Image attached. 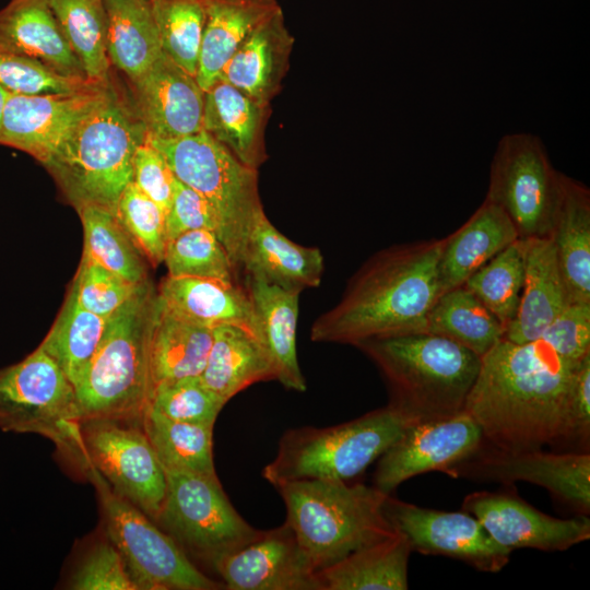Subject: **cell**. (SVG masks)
Here are the masks:
<instances>
[{
	"label": "cell",
	"mask_w": 590,
	"mask_h": 590,
	"mask_svg": "<svg viewBox=\"0 0 590 590\" xmlns=\"http://www.w3.org/2000/svg\"><path fill=\"white\" fill-rule=\"evenodd\" d=\"M578 365L541 339L500 340L481 357L464 405L483 442L504 451L554 448Z\"/></svg>",
	"instance_id": "1"
},
{
	"label": "cell",
	"mask_w": 590,
	"mask_h": 590,
	"mask_svg": "<svg viewBox=\"0 0 590 590\" xmlns=\"http://www.w3.org/2000/svg\"><path fill=\"white\" fill-rule=\"evenodd\" d=\"M442 239L397 244L375 252L350 278L339 302L311 324L310 340L357 343L427 331L441 294L438 263Z\"/></svg>",
	"instance_id": "2"
},
{
	"label": "cell",
	"mask_w": 590,
	"mask_h": 590,
	"mask_svg": "<svg viewBox=\"0 0 590 590\" xmlns=\"http://www.w3.org/2000/svg\"><path fill=\"white\" fill-rule=\"evenodd\" d=\"M355 347L382 375L389 404L414 424L464 411L481 367L479 355L427 331L370 339Z\"/></svg>",
	"instance_id": "3"
},
{
	"label": "cell",
	"mask_w": 590,
	"mask_h": 590,
	"mask_svg": "<svg viewBox=\"0 0 590 590\" xmlns=\"http://www.w3.org/2000/svg\"><path fill=\"white\" fill-rule=\"evenodd\" d=\"M145 133L134 107L110 82L103 99L45 167L76 210L97 205L115 213L132 181L133 156Z\"/></svg>",
	"instance_id": "4"
},
{
	"label": "cell",
	"mask_w": 590,
	"mask_h": 590,
	"mask_svg": "<svg viewBox=\"0 0 590 590\" xmlns=\"http://www.w3.org/2000/svg\"><path fill=\"white\" fill-rule=\"evenodd\" d=\"M155 296L148 281L106 319L101 342L74 386L81 422L142 423L153 392L150 345Z\"/></svg>",
	"instance_id": "5"
},
{
	"label": "cell",
	"mask_w": 590,
	"mask_h": 590,
	"mask_svg": "<svg viewBox=\"0 0 590 590\" xmlns=\"http://www.w3.org/2000/svg\"><path fill=\"white\" fill-rule=\"evenodd\" d=\"M302 552L316 574L350 553L396 535L384 512L388 495L375 486L300 480L275 486Z\"/></svg>",
	"instance_id": "6"
},
{
	"label": "cell",
	"mask_w": 590,
	"mask_h": 590,
	"mask_svg": "<svg viewBox=\"0 0 590 590\" xmlns=\"http://www.w3.org/2000/svg\"><path fill=\"white\" fill-rule=\"evenodd\" d=\"M411 424L388 403L338 425L287 429L262 476L274 487L300 480L347 481L378 459Z\"/></svg>",
	"instance_id": "7"
},
{
	"label": "cell",
	"mask_w": 590,
	"mask_h": 590,
	"mask_svg": "<svg viewBox=\"0 0 590 590\" xmlns=\"http://www.w3.org/2000/svg\"><path fill=\"white\" fill-rule=\"evenodd\" d=\"M145 141L160 151L177 179L211 204L217 216V237L239 272L249 232L263 212L258 169L243 164L203 129L175 139L145 133Z\"/></svg>",
	"instance_id": "8"
},
{
	"label": "cell",
	"mask_w": 590,
	"mask_h": 590,
	"mask_svg": "<svg viewBox=\"0 0 590 590\" xmlns=\"http://www.w3.org/2000/svg\"><path fill=\"white\" fill-rule=\"evenodd\" d=\"M0 429L42 435L76 465L84 457L74 386L40 346L0 368Z\"/></svg>",
	"instance_id": "9"
},
{
	"label": "cell",
	"mask_w": 590,
	"mask_h": 590,
	"mask_svg": "<svg viewBox=\"0 0 590 590\" xmlns=\"http://www.w3.org/2000/svg\"><path fill=\"white\" fill-rule=\"evenodd\" d=\"M80 469L96 488L107 535L138 590L224 588L204 575L149 516L116 493L91 463L85 461Z\"/></svg>",
	"instance_id": "10"
},
{
	"label": "cell",
	"mask_w": 590,
	"mask_h": 590,
	"mask_svg": "<svg viewBox=\"0 0 590 590\" xmlns=\"http://www.w3.org/2000/svg\"><path fill=\"white\" fill-rule=\"evenodd\" d=\"M166 494L156 519L187 554L213 570L260 532L235 509L217 475L165 470Z\"/></svg>",
	"instance_id": "11"
},
{
	"label": "cell",
	"mask_w": 590,
	"mask_h": 590,
	"mask_svg": "<svg viewBox=\"0 0 590 590\" xmlns=\"http://www.w3.org/2000/svg\"><path fill=\"white\" fill-rule=\"evenodd\" d=\"M563 175L554 168L538 135L508 133L494 153L485 199L508 215L519 238L550 237Z\"/></svg>",
	"instance_id": "12"
},
{
	"label": "cell",
	"mask_w": 590,
	"mask_h": 590,
	"mask_svg": "<svg viewBox=\"0 0 590 590\" xmlns=\"http://www.w3.org/2000/svg\"><path fill=\"white\" fill-rule=\"evenodd\" d=\"M81 434L85 455L81 465L91 463L116 493L156 521L166 494V472L142 423L83 421Z\"/></svg>",
	"instance_id": "13"
},
{
	"label": "cell",
	"mask_w": 590,
	"mask_h": 590,
	"mask_svg": "<svg viewBox=\"0 0 590 590\" xmlns=\"http://www.w3.org/2000/svg\"><path fill=\"white\" fill-rule=\"evenodd\" d=\"M447 474L479 482H529L546 488L579 515L590 511L589 452L504 451L482 442Z\"/></svg>",
	"instance_id": "14"
},
{
	"label": "cell",
	"mask_w": 590,
	"mask_h": 590,
	"mask_svg": "<svg viewBox=\"0 0 590 590\" xmlns=\"http://www.w3.org/2000/svg\"><path fill=\"white\" fill-rule=\"evenodd\" d=\"M384 512L412 552L442 555L485 573H498L511 551L497 544L471 514L424 508L388 495Z\"/></svg>",
	"instance_id": "15"
},
{
	"label": "cell",
	"mask_w": 590,
	"mask_h": 590,
	"mask_svg": "<svg viewBox=\"0 0 590 590\" xmlns=\"http://www.w3.org/2000/svg\"><path fill=\"white\" fill-rule=\"evenodd\" d=\"M483 442L479 424L462 411L450 417L409 425L378 458L373 486L386 495L409 479L433 471L448 473Z\"/></svg>",
	"instance_id": "16"
},
{
	"label": "cell",
	"mask_w": 590,
	"mask_h": 590,
	"mask_svg": "<svg viewBox=\"0 0 590 590\" xmlns=\"http://www.w3.org/2000/svg\"><path fill=\"white\" fill-rule=\"evenodd\" d=\"M109 85L110 80L66 94H11L0 123V144L21 150L45 166Z\"/></svg>",
	"instance_id": "17"
},
{
	"label": "cell",
	"mask_w": 590,
	"mask_h": 590,
	"mask_svg": "<svg viewBox=\"0 0 590 590\" xmlns=\"http://www.w3.org/2000/svg\"><path fill=\"white\" fill-rule=\"evenodd\" d=\"M462 510L473 515L497 544L511 552H563L590 539L588 515L555 518L507 492L471 493L464 497Z\"/></svg>",
	"instance_id": "18"
},
{
	"label": "cell",
	"mask_w": 590,
	"mask_h": 590,
	"mask_svg": "<svg viewBox=\"0 0 590 590\" xmlns=\"http://www.w3.org/2000/svg\"><path fill=\"white\" fill-rule=\"evenodd\" d=\"M214 571L229 590H318L316 574L286 521L260 530L252 541L223 558Z\"/></svg>",
	"instance_id": "19"
},
{
	"label": "cell",
	"mask_w": 590,
	"mask_h": 590,
	"mask_svg": "<svg viewBox=\"0 0 590 590\" xmlns=\"http://www.w3.org/2000/svg\"><path fill=\"white\" fill-rule=\"evenodd\" d=\"M131 85L146 134L175 139L202 129L204 91L165 52Z\"/></svg>",
	"instance_id": "20"
},
{
	"label": "cell",
	"mask_w": 590,
	"mask_h": 590,
	"mask_svg": "<svg viewBox=\"0 0 590 590\" xmlns=\"http://www.w3.org/2000/svg\"><path fill=\"white\" fill-rule=\"evenodd\" d=\"M156 299L166 310L189 322L210 329L237 326L261 341L249 294L237 282L167 275L156 290Z\"/></svg>",
	"instance_id": "21"
},
{
	"label": "cell",
	"mask_w": 590,
	"mask_h": 590,
	"mask_svg": "<svg viewBox=\"0 0 590 590\" xmlns=\"http://www.w3.org/2000/svg\"><path fill=\"white\" fill-rule=\"evenodd\" d=\"M294 37L283 10L259 24L236 49L220 78L257 103L270 106L288 68Z\"/></svg>",
	"instance_id": "22"
},
{
	"label": "cell",
	"mask_w": 590,
	"mask_h": 590,
	"mask_svg": "<svg viewBox=\"0 0 590 590\" xmlns=\"http://www.w3.org/2000/svg\"><path fill=\"white\" fill-rule=\"evenodd\" d=\"M524 281L518 311L506 326L504 340H539L545 328L570 304L551 237L521 238Z\"/></svg>",
	"instance_id": "23"
},
{
	"label": "cell",
	"mask_w": 590,
	"mask_h": 590,
	"mask_svg": "<svg viewBox=\"0 0 590 590\" xmlns=\"http://www.w3.org/2000/svg\"><path fill=\"white\" fill-rule=\"evenodd\" d=\"M324 270L317 247H306L284 236L264 211L255 221L246 240L240 271L285 290L303 292L318 287Z\"/></svg>",
	"instance_id": "24"
},
{
	"label": "cell",
	"mask_w": 590,
	"mask_h": 590,
	"mask_svg": "<svg viewBox=\"0 0 590 590\" xmlns=\"http://www.w3.org/2000/svg\"><path fill=\"white\" fill-rule=\"evenodd\" d=\"M0 50L38 60L64 76L87 79L47 0H10L0 9Z\"/></svg>",
	"instance_id": "25"
},
{
	"label": "cell",
	"mask_w": 590,
	"mask_h": 590,
	"mask_svg": "<svg viewBox=\"0 0 590 590\" xmlns=\"http://www.w3.org/2000/svg\"><path fill=\"white\" fill-rule=\"evenodd\" d=\"M518 238L508 215L485 199L462 226L444 238L438 263L441 294L463 285L471 274Z\"/></svg>",
	"instance_id": "26"
},
{
	"label": "cell",
	"mask_w": 590,
	"mask_h": 590,
	"mask_svg": "<svg viewBox=\"0 0 590 590\" xmlns=\"http://www.w3.org/2000/svg\"><path fill=\"white\" fill-rule=\"evenodd\" d=\"M269 107L219 79L204 92L202 129L243 164L258 169L267 157L263 129Z\"/></svg>",
	"instance_id": "27"
},
{
	"label": "cell",
	"mask_w": 590,
	"mask_h": 590,
	"mask_svg": "<svg viewBox=\"0 0 590 590\" xmlns=\"http://www.w3.org/2000/svg\"><path fill=\"white\" fill-rule=\"evenodd\" d=\"M245 287L258 317L262 344L275 369V380L286 389L306 391L296 347L300 292L249 276Z\"/></svg>",
	"instance_id": "28"
},
{
	"label": "cell",
	"mask_w": 590,
	"mask_h": 590,
	"mask_svg": "<svg viewBox=\"0 0 590 590\" xmlns=\"http://www.w3.org/2000/svg\"><path fill=\"white\" fill-rule=\"evenodd\" d=\"M202 4L204 26L196 79L205 92L248 35L282 8L278 0H202Z\"/></svg>",
	"instance_id": "29"
},
{
	"label": "cell",
	"mask_w": 590,
	"mask_h": 590,
	"mask_svg": "<svg viewBox=\"0 0 590 590\" xmlns=\"http://www.w3.org/2000/svg\"><path fill=\"white\" fill-rule=\"evenodd\" d=\"M551 239L570 303H590V190L563 175Z\"/></svg>",
	"instance_id": "30"
},
{
	"label": "cell",
	"mask_w": 590,
	"mask_h": 590,
	"mask_svg": "<svg viewBox=\"0 0 590 590\" xmlns=\"http://www.w3.org/2000/svg\"><path fill=\"white\" fill-rule=\"evenodd\" d=\"M202 382L226 403L249 386L275 379L266 347L249 331L233 324L212 329V342Z\"/></svg>",
	"instance_id": "31"
},
{
	"label": "cell",
	"mask_w": 590,
	"mask_h": 590,
	"mask_svg": "<svg viewBox=\"0 0 590 590\" xmlns=\"http://www.w3.org/2000/svg\"><path fill=\"white\" fill-rule=\"evenodd\" d=\"M412 550L397 533L316 573L318 590H405Z\"/></svg>",
	"instance_id": "32"
},
{
	"label": "cell",
	"mask_w": 590,
	"mask_h": 590,
	"mask_svg": "<svg viewBox=\"0 0 590 590\" xmlns=\"http://www.w3.org/2000/svg\"><path fill=\"white\" fill-rule=\"evenodd\" d=\"M212 342V329L189 322L154 302L150 365L153 389L163 381L200 376Z\"/></svg>",
	"instance_id": "33"
},
{
	"label": "cell",
	"mask_w": 590,
	"mask_h": 590,
	"mask_svg": "<svg viewBox=\"0 0 590 590\" xmlns=\"http://www.w3.org/2000/svg\"><path fill=\"white\" fill-rule=\"evenodd\" d=\"M107 55L130 82L140 78L163 52L148 0H104Z\"/></svg>",
	"instance_id": "34"
},
{
	"label": "cell",
	"mask_w": 590,
	"mask_h": 590,
	"mask_svg": "<svg viewBox=\"0 0 590 590\" xmlns=\"http://www.w3.org/2000/svg\"><path fill=\"white\" fill-rule=\"evenodd\" d=\"M427 332L485 355L504 338L499 319L464 285L439 295L427 317Z\"/></svg>",
	"instance_id": "35"
},
{
	"label": "cell",
	"mask_w": 590,
	"mask_h": 590,
	"mask_svg": "<svg viewBox=\"0 0 590 590\" xmlns=\"http://www.w3.org/2000/svg\"><path fill=\"white\" fill-rule=\"evenodd\" d=\"M142 427L164 470L216 475L214 426L174 421L148 408Z\"/></svg>",
	"instance_id": "36"
},
{
	"label": "cell",
	"mask_w": 590,
	"mask_h": 590,
	"mask_svg": "<svg viewBox=\"0 0 590 590\" xmlns=\"http://www.w3.org/2000/svg\"><path fill=\"white\" fill-rule=\"evenodd\" d=\"M105 324L106 319L83 308L70 288L56 321L39 346L75 386L101 342Z\"/></svg>",
	"instance_id": "37"
},
{
	"label": "cell",
	"mask_w": 590,
	"mask_h": 590,
	"mask_svg": "<svg viewBox=\"0 0 590 590\" xmlns=\"http://www.w3.org/2000/svg\"><path fill=\"white\" fill-rule=\"evenodd\" d=\"M70 48L94 82L109 81L104 0H47Z\"/></svg>",
	"instance_id": "38"
},
{
	"label": "cell",
	"mask_w": 590,
	"mask_h": 590,
	"mask_svg": "<svg viewBox=\"0 0 590 590\" xmlns=\"http://www.w3.org/2000/svg\"><path fill=\"white\" fill-rule=\"evenodd\" d=\"M78 212L84 232L83 253L134 284L149 281L145 257L113 211L85 205Z\"/></svg>",
	"instance_id": "39"
},
{
	"label": "cell",
	"mask_w": 590,
	"mask_h": 590,
	"mask_svg": "<svg viewBox=\"0 0 590 590\" xmlns=\"http://www.w3.org/2000/svg\"><path fill=\"white\" fill-rule=\"evenodd\" d=\"M524 281L523 241L518 238L464 282L506 328L517 315Z\"/></svg>",
	"instance_id": "40"
},
{
	"label": "cell",
	"mask_w": 590,
	"mask_h": 590,
	"mask_svg": "<svg viewBox=\"0 0 590 590\" xmlns=\"http://www.w3.org/2000/svg\"><path fill=\"white\" fill-rule=\"evenodd\" d=\"M163 52L196 76L204 26L202 0H148Z\"/></svg>",
	"instance_id": "41"
},
{
	"label": "cell",
	"mask_w": 590,
	"mask_h": 590,
	"mask_svg": "<svg viewBox=\"0 0 590 590\" xmlns=\"http://www.w3.org/2000/svg\"><path fill=\"white\" fill-rule=\"evenodd\" d=\"M169 276L237 282L238 271L214 232H185L167 241L164 261Z\"/></svg>",
	"instance_id": "42"
},
{
	"label": "cell",
	"mask_w": 590,
	"mask_h": 590,
	"mask_svg": "<svg viewBox=\"0 0 590 590\" xmlns=\"http://www.w3.org/2000/svg\"><path fill=\"white\" fill-rule=\"evenodd\" d=\"M225 404L200 376H190L157 384L149 408L174 421L214 426Z\"/></svg>",
	"instance_id": "43"
},
{
	"label": "cell",
	"mask_w": 590,
	"mask_h": 590,
	"mask_svg": "<svg viewBox=\"0 0 590 590\" xmlns=\"http://www.w3.org/2000/svg\"><path fill=\"white\" fill-rule=\"evenodd\" d=\"M115 215L152 266L164 261L167 245L165 214L134 181L123 189Z\"/></svg>",
	"instance_id": "44"
},
{
	"label": "cell",
	"mask_w": 590,
	"mask_h": 590,
	"mask_svg": "<svg viewBox=\"0 0 590 590\" xmlns=\"http://www.w3.org/2000/svg\"><path fill=\"white\" fill-rule=\"evenodd\" d=\"M142 284L126 280L82 253L71 288L83 308L107 319L133 297Z\"/></svg>",
	"instance_id": "45"
},
{
	"label": "cell",
	"mask_w": 590,
	"mask_h": 590,
	"mask_svg": "<svg viewBox=\"0 0 590 590\" xmlns=\"http://www.w3.org/2000/svg\"><path fill=\"white\" fill-rule=\"evenodd\" d=\"M93 83L87 79L64 76L38 60L0 50V86L11 94H66Z\"/></svg>",
	"instance_id": "46"
},
{
	"label": "cell",
	"mask_w": 590,
	"mask_h": 590,
	"mask_svg": "<svg viewBox=\"0 0 590 590\" xmlns=\"http://www.w3.org/2000/svg\"><path fill=\"white\" fill-rule=\"evenodd\" d=\"M74 590H138L127 566L110 542L95 545L72 574Z\"/></svg>",
	"instance_id": "47"
},
{
	"label": "cell",
	"mask_w": 590,
	"mask_h": 590,
	"mask_svg": "<svg viewBox=\"0 0 590 590\" xmlns=\"http://www.w3.org/2000/svg\"><path fill=\"white\" fill-rule=\"evenodd\" d=\"M590 442V354L578 365L565 406L557 451L589 452Z\"/></svg>",
	"instance_id": "48"
},
{
	"label": "cell",
	"mask_w": 590,
	"mask_h": 590,
	"mask_svg": "<svg viewBox=\"0 0 590 590\" xmlns=\"http://www.w3.org/2000/svg\"><path fill=\"white\" fill-rule=\"evenodd\" d=\"M559 356L578 365L590 354V303H570L540 337Z\"/></svg>",
	"instance_id": "49"
},
{
	"label": "cell",
	"mask_w": 590,
	"mask_h": 590,
	"mask_svg": "<svg viewBox=\"0 0 590 590\" xmlns=\"http://www.w3.org/2000/svg\"><path fill=\"white\" fill-rule=\"evenodd\" d=\"M167 241L196 229H206L217 235V216L211 204L196 190L175 177L169 209L165 215Z\"/></svg>",
	"instance_id": "50"
},
{
	"label": "cell",
	"mask_w": 590,
	"mask_h": 590,
	"mask_svg": "<svg viewBox=\"0 0 590 590\" xmlns=\"http://www.w3.org/2000/svg\"><path fill=\"white\" fill-rule=\"evenodd\" d=\"M132 169V181L166 215L172 201L175 176L164 156L145 139L135 150Z\"/></svg>",
	"instance_id": "51"
},
{
	"label": "cell",
	"mask_w": 590,
	"mask_h": 590,
	"mask_svg": "<svg viewBox=\"0 0 590 590\" xmlns=\"http://www.w3.org/2000/svg\"><path fill=\"white\" fill-rule=\"evenodd\" d=\"M10 95H11L10 92H8L7 90H4L3 87L0 86V123H1V119H2V115H3L5 104H7L8 98H9Z\"/></svg>",
	"instance_id": "52"
}]
</instances>
